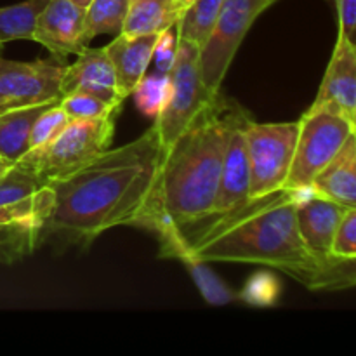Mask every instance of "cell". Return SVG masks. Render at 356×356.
<instances>
[{"label":"cell","mask_w":356,"mask_h":356,"mask_svg":"<svg viewBox=\"0 0 356 356\" xmlns=\"http://www.w3.org/2000/svg\"><path fill=\"white\" fill-rule=\"evenodd\" d=\"M165 148L155 125L138 139L108 148L65 179L47 184L51 209L42 243L89 247L117 226H131L148 204Z\"/></svg>","instance_id":"obj_1"},{"label":"cell","mask_w":356,"mask_h":356,"mask_svg":"<svg viewBox=\"0 0 356 356\" xmlns=\"http://www.w3.org/2000/svg\"><path fill=\"white\" fill-rule=\"evenodd\" d=\"M301 191L284 190L188 240L205 263L261 264L287 273L309 291H339L356 284L355 261L323 263L299 235L296 207Z\"/></svg>","instance_id":"obj_2"},{"label":"cell","mask_w":356,"mask_h":356,"mask_svg":"<svg viewBox=\"0 0 356 356\" xmlns=\"http://www.w3.org/2000/svg\"><path fill=\"white\" fill-rule=\"evenodd\" d=\"M242 110L233 99L216 94L165 148L155 190L131 226L146 229L156 222H170L186 228L211 212L229 132Z\"/></svg>","instance_id":"obj_3"},{"label":"cell","mask_w":356,"mask_h":356,"mask_svg":"<svg viewBox=\"0 0 356 356\" xmlns=\"http://www.w3.org/2000/svg\"><path fill=\"white\" fill-rule=\"evenodd\" d=\"M115 118L117 115L97 120H72L52 141L30 149L16 163L33 172L45 186L65 179L110 148Z\"/></svg>","instance_id":"obj_4"},{"label":"cell","mask_w":356,"mask_h":356,"mask_svg":"<svg viewBox=\"0 0 356 356\" xmlns=\"http://www.w3.org/2000/svg\"><path fill=\"white\" fill-rule=\"evenodd\" d=\"M299 122L257 124L252 118L243 125L247 160H249L250 202L285 190L294 156Z\"/></svg>","instance_id":"obj_5"},{"label":"cell","mask_w":356,"mask_h":356,"mask_svg":"<svg viewBox=\"0 0 356 356\" xmlns=\"http://www.w3.org/2000/svg\"><path fill=\"white\" fill-rule=\"evenodd\" d=\"M268 0H225L207 40L198 49V73L211 94L221 92L229 65L259 14L270 7Z\"/></svg>","instance_id":"obj_6"},{"label":"cell","mask_w":356,"mask_h":356,"mask_svg":"<svg viewBox=\"0 0 356 356\" xmlns=\"http://www.w3.org/2000/svg\"><path fill=\"white\" fill-rule=\"evenodd\" d=\"M298 122L294 156L285 183L289 191L306 190L344 141L356 132V125L329 111H306Z\"/></svg>","instance_id":"obj_7"},{"label":"cell","mask_w":356,"mask_h":356,"mask_svg":"<svg viewBox=\"0 0 356 356\" xmlns=\"http://www.w3.org/2000/svg\"><path fill=\"white\" fill-rule=\"evenodd\" d=\"M169 76V97L153 124L159 131L163 148L172 145L216 97V94L209 92L202 83L198 73V47L191 42L179 40L176 61L170 68Z\"/></svg>","instance_id":"obj_8"},{"label":"cell","mask_w":356,"mask_h":356,"mask_svg":"<svg viewBox=\"0 0 356 356\" xmlns=\"http://www.w3.org/2000/svg\"><path fill=\"white\" fill-rule=\"evenodd\" d=\"M250 115L245 110L236 117L229 132L228 145H226L225 159H222L221 177H219L218 191H216L214 205L211 212L195 225L186 228H177L186 240L195 238L205 229L219 225L225 219L232 218L238 211L250 204L249 198V160H247L245 138H243V125Z\"/></svg>","instance_id":"obj_9"},{"label":"cell","mask_w":356,"mask_h":356,"mask_svg":"<svg viewBox=\"0 0 356 356\" xmlns=\"http://www.w3.org/2000/svg\"><path fill=\"white\" fill-rule=\"evenodd\" d=\"M65 66L52 61L23 63L0 58V113L61 101Z\"/></svg>","instance_id":"obj_10"},{"label":"cell","mask_w":356,"mask_h":356,"mask_svg":"<svg viewBox=\"0 0 356 356\" xmlns=\"http://www.w3.org/2000/svg\"><path fill=\"white\" fill-rule=\"evenodd\" d=\"M51 209L49 188L26 202L0 207V263L14 264L40 247V235Z\"/></svg>","instance_id":"obj_11"},{"label":"cell","mask_w":356,"mask_h":356,"mask_svg":"<svg viewBox=\"0 0 356 356\" xmlns=\"http://www.w3.org/2000/svg\"><path fill=\"white\" fill-rule=\"evenodd\" d=\"M63 61L72 54H80L89 45L86 37V9L72 0H49L35 21L33 37Z\"/></svg>","instance_id":"obj_12"},{"label":"cell","mask_w":356,"mask_h":356,"mask_svg":"<svg viewBox=\"0 0 356 356\" xmlns=\"http://www.w3.org/2000/svg\"><path fill=\"white\" fill-rule=\"evenodd\" d=\"M313 111H329L356 125V45L343 35L337 37L318 96L308 113Z\"/></svg>","instance_id":"obj_13"},{"label":"cell","mask_w":356,"mask_h":356,"mask_svg":"<svg viewBox=\"0 0 356 356\" xmlns=\"http://www.w3.org/2000/svg\"><path fill=\"white\" fill-rule=\"evenodd\" d=\"M146 232L153 233L160 243V257L176 259L188 270L193 278L202 298L211 306H225L233 302L235 294L228 289V285L214 275V271L207 266L191 249L186 236L177 229V226L170 222H156L146 228Z\"/></svg>","instance_id":"obj_14"},{"label":"cell","mask_w":356,"mask_h":356,"mask_svg":"<svg viewBox=\"0 0 356 356\" xmlns=\"http://www.w3.org/2000/svg\"><path fill=\"white\" fill-rule=\"evenodd\" d=\"M344 212L346 209L343 205L315 197L309 193L308 188L301 190V197H299L298 207H296V222H298L299 235L309 252L323 263L334 264L346 261L330 254L334 233H336Z\"/></svg>","instance_id":"obj_15"},{"label":"cell","mask_w":356,"mask_h":356,"mask_svg":"<svg viewBox=\"0 0 356 356\" xmlns=\"http://www.w3.org/2000/svg\"><path fill=\"white\" fill-rule=\"evenodd\" d=\"M76 56V61L63 70L61 97L72 92H87L108 103L124 104V99L118 94L113 65L104 47H86Z\"/></svg>","instance_id":"obj_16"},{"label":"cell","mask_w":356,"mask_h":356,"mask_svg":"<svg viewBox=\"0 0 356 356\" xmlns=\"http://www.w3.org/2000/svg\"><path fill=\"white\" fill-rule=\"evenodd\" d=\"M159 35H115L113 42L104 47L115 70L118 94L122 99L131 96L134 87L152 65L153 49Z\"/></svg>","instance_id":"obj_17"},{"label":"cell","mask_w":356,"mask_h":356,"mask_svg":"<svg viewBox=\"0 0 356 356\" xmlns=\"http://www.w3.org/2000/svg\"><path fill=\"white\" fill-rule=\"evenodd\" d=\"M308 190L315 197L336 202L344 209H356V132L316 174Z\"/></svg>","instance_id":"obj_18"},{"label":"cell","mask_w":356,"mask_h":356,"mask_svg":"<svg viewBox=\"0 0 356 356\" xmlns=\"http://www.w3.org/2000/svg\"><path fill=\"white\" fill-rule=\"evenodd\" d=\"M181 10L177 0H132L122 33L160 35L176 26Z\"/></svg>","instance_id":"obj_19"},{"label":"cell","mask_w":356,"mask_h":356,"mask_svg":"<svg viewBox=\"0 0 356 356\" xmlns=\"http://www.w3.org/2000/svg\"><path fill=\"white\" fill-rule=\"evenodd\" d=\"M49 104H37V106L17 108L0 113V153L16 163L30 149V132L33 122Z\"/></svg>","instance_id":"obj_20"},{"label":"cell","mask_w":356,"mask_h":356,"mask_svg":"<svg viewBox=\"0 0 356 356\" xmlns=\"http://www.w3.org/2000/svg\"><path fill=\"white\" fill-rule=\"evenodd\" d=\"M222 2L225 0H193L190 6L184 7L176 23L177 38L191 42L200 49L214 28Z\"/></svg>","instance_id":"obj_21"},{"label":"cell","mask_w":356,"mask_h":356,"mask_svg":"<svg viewBox=\"0 0 356 356\" xmlns=\"http://www.w3.org/2000/svg\"><path fill=\"white\" fill-rule=\"evenodd\" d=\"M49 0H24L0 7V47L6 42L31 40L35 21Z\"/></svg>","instance_id":"obj_22"},{"label":"cell","mask_w":356,"mask_h":356,"mask_svg":"<svg viewBox=\"0 0 356 356\" xmlns=\"http://www.w3.org/2000/svg\"><path fill=\"white\" fill-rule=\"evenodd\" d=\"M131 0H92L86 9V37L92 40L97 35L122 33Z\"/></svg>","instance_id":"obj_23"},{"label":"cell","mask_w":356,"mask_h":356,"mask_svg":"<svg viewBox=\"0 0 356 356\" xmlns=\"http://www.w3.org/2000/svg\"><path fill=\"white\" fill-rule=\"evenodd\" d=\"M170 92V76L165 72H153L145 73L143 79L139 80L138 86L134 87L132 94H134L136 106L139 108L141 113L146 117H152L155 120L163 110L167 103V97Z\"/></svg>","instance_id":"obj_24"},{"label":"cell","mask_w":356,"mask_h":356,"mask_svg":"<svg viewBox=\"0 0 356 356\" xmlns=\"http://www.w3.org/2000/svg\"><path fill=\"white\" fill-rule=\"evenodd\" d=\"M44 188L45 184L33 172L14 163L3 176H0V207L30 200Z\"/></svg>","instance_id":"obj_25"},{"label":"cell","mask_w":356,"mask_h":356,"mask_svg":"<svg viewBox=\"0 0 356 356\" xmlns=\"http://www.w3.org/2000/svg\"><path fill=\"white\" fill-rule=\"evenodd\" d=\"M59 106L65 110L70 120H97L110 115H118L122 110V104L108 103L87 92L66 94L59 101Z\"/></svg>","instance_id":"obj_26"},{"label":"cell","mask_w":356,"mask_h":356,"mask_svg":"<svg viewBox=\"0 0 356 356\" xmlns=\"http://www.w3.org/2000/svg\"><path fill=\"white\" fill-rule=\"evenodd\" d=\"M70 117L65 113L59 103L51 104V106L45 108L40 115L37 117V120L33 122V127L30 132V149L40 148V146L47 145L49 141L56 138L66 125L70 124ZM28 149V152H30Z\"/></svg>","instance_id":"obj_27"},{"label":"cell","mask_w":356,"mask_h":356,"mask_svg":"<svg viewBox=\"0 0 356 356\" xmlns=\"http://www.w3.org/2000/svg\"><path fill=\"white\" fill-rule=\"evenodd\" d=\"M330 254L346 261H356V209H346L337 225Z\"/></svg>","instance_id":"obj_28"},{"label":"cell","mask_w":356,"mask_h":356,"mask_svg":"<svg viewBox=\"0 0 356 356\" xmlns=\"http://www.w3.org/2000/svg\"><path fill=\"white\" fill-rule=\"evenodd\" d=\"M280 285L277 278L268 273L254 275L242 291V299L254 306H271L277 302Z\"/></svg>","instance_id":"obj_29"},{"label":"cell","mask_w":356,"mask_h":356,"mask_svg":"<svg viewBox=\"0 0 356 356\" xmlns=\"http://www.w3.org/2000/svg\"><path fill=\"white\" fill-rule=\"evenodd\" d=\"M177 49H179V38H177L176 26L169 28V30H165L163 33L159 35L152 58V61L155 63L159 72H170L174 61H176Z\"/></svg>","instance_id":"obj_30"},{"label":"cell","mask_w":356,"mask_h":356,"mask_svg":"<svg viewBox=\"0 0 356 356\" xmlns=\"http://www.w3.org/2000/svg\"><path fill=\"white\" fill-rule=\"evenodd\" d=\"M339 35L356 45V0H337Z\"/></svg>","instance_id":"obj_31"},{"label":"cell","mask_w":356,"mask_h":356,"mask_svg":"<svg viewBox=\"0 0 356 356\" xmlns=\"http://www.w3.org/2000/svg\"><path fill=\"white\" fill-rule=\"evenodd\" d=\"M13 165H14V163L10 162V160H7L6 156L0 153V176H3V174H6L7 170H9Z\"/></svg>","instance_id":"obj_32"},{"label":"cell","mask_w":356,"mask_h":356,"mask_svg":"<svg viewBox=\"0 0 356 356\" xmlns=\"http://www.w3.org/2000/svg\"><path fill=\"white\" fill-rule=\"evenodd\" d=\"M73 3H76V6L79 7H82V9H87V6H89L90 2H92V0H72Z\"/></svg>","instance_id":"obj_33"},{"label":"cell","mask_w":356,"mask_h":356,"mask_svg":"<svg viewBox=\"0 0 356 356\" xmlns=\"http://www.w3.org/2000/svg\"><path fill=\"white\" fill-rule=\"evenodd\" d=\"M177 2H179L181 9H184V7H188V6H190V3L193 2V0H177Z\"/></svg>","instance_id":"obj_34"},{"label":"cell","mask_w":356,"mask_h":356,"mask_svg":"<svg viewBox=\"0 0 356 356\" xmlns=\"http://www.w3.org/2000/svg\"><path fill=\"white\" fill-rule=\"evenodd\" d=\"M268 2H270V3H275V2H277V0H268Z\"/></svg>","instance_id":"obj_35"},{"label":"cell","mask_w":356,"mask_h":356,"mask_svg":"<svg viewBox=\"0 0 356 356\" xmlns=\"http://www.w3.org/2000/svg\"><path fill=\"white\" fill-rule=\"evenodd\" d=\"M131 2H132V0H131Z\"/></svg>","instance_id":"obj_36"}]
</instances>
